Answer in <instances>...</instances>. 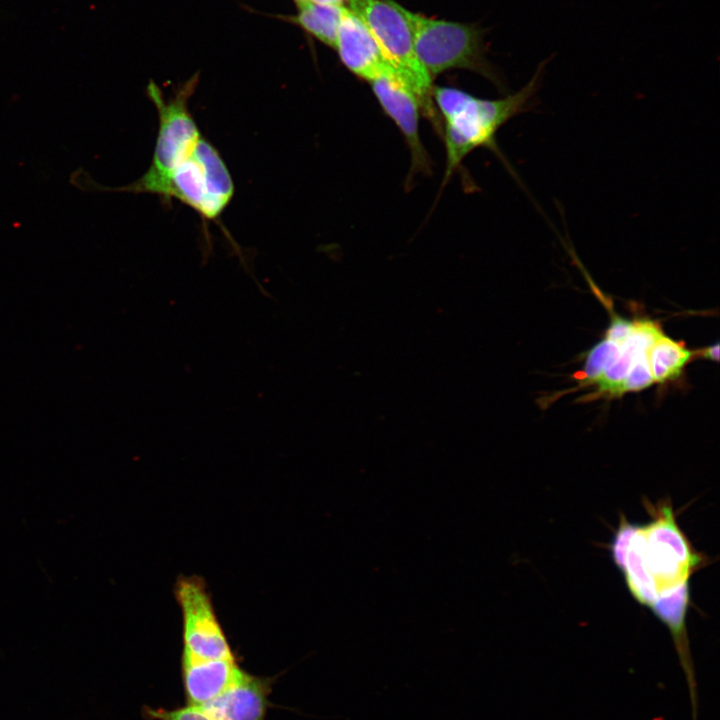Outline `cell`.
I'll list each match as a JSON object with an SVG mask.
<instances>
[{"mask_svg":"<svg viewBox=\"0 0 720 720\" xmlns=\"http://www.w3.org/2000/svg\"><path fill=\"white\" fill-rule=\"evenodd\" d=\"M540 67L519 91L500 99H482L452 87H433L432 99L441 120L446 149L445 186L461 162L475 149L486 147L499 157L496 134L511 118L527 111L535 95Z\"/></svg>","mask_w":720,"mask_h":720,"instance_id":"obj_1","label":"cell"},{"mask_svg":"<svg viewBox=\"0 0 720 720\" xmlns=\"http://www.w3.org/2000/svg\"><path fill=\"white\" fill-rule=\"evenodd\" d=\"M387 60L417 95L421 111L441 134V120L432 99V79L417 59L408 10L392 0H347Z\"/></svg>","mask_w":720,"mask_h":720,"instance_id":"obj_2","label":"cell"},{"mask_svg":"<svg viewBox=\"0 0 720 720\" xmlns=\"http://www.w3.org/2000/svg\"><path fill=\"white\" fill-rule=\"evenodd\" d=\"M196 84L197 79L189 80L166 100L159 87L154 82L149 83L147 95L159 117L152 162L142 177L118 190L158 195L172 172L192 154L202 137L188 108Z\"/></svg>","mask_w":720,"mask_h":720,"instance_id":"obj_3","label":"cell"},{"mask_svg":"<svg viewBox=\"0 0 720 720\" xmlns=\"http://www.w3.org/2000/svg\"><path fill=\"white\" fill-rule=\"evenodd\" d=\"M651 521L641 525L645 564L658 594L689 582L709 558L696 551L677 524L669 499L644 503Z\"/></svg>","mask_w":720,"mask_h":720,"instance_id":"obj_4","label":"cell"},{"mask_svg":"<svg viewBox=\"0 0 720 720\" xmlns=\"http://www.w3.org/2000/svg\"><path fill=\"white\" fill-rule=\"evenodd\" d=\"M234 183L219 151L203 136L164 183L158 196L179 200L202 218L217 219L231 202Z\"/></svg>","mask_w":720,"mask_h":720,"instance_id":"obj_5","label":"cell"},{"mask_svg":"<svg viewBox=\"0 0 720 720\" xmlns=\"http://www.w3.org/2000/svg\"><path fill=\"white\" fill-rule=\"evenodd\" d=\"M418 61L432 79L452 68H468L491 77L483 63L479 33L461 23L407 12Z\"/></svg>","mask_w":720,"mask_h":720,"instance_id":"obj_6","label":"cell"},{"mask_svg":"<svg viewBox=\"0 0 720 720\" xmlns=\"http://www.w3.org/2000/svg\"><path fill=\"white\" fill-rule=\"evenodd\" d=\"M174 595L182 616V653L198 659H236L204 579L179 576Z\"/></svg>","mask_w":720,"mask_h":720,"instance_id":"obj_7","label":"cell"},{"mask_svg":"<svg viewBox=\"0 0 720 720\" xmlns=\"http://www.w3.org/2000/svg\"><path fill=\"white\" fill-rule=\"evenodd\" d=\"M383 111L394 121L410 152L409 179L418 173L431 172V160L419 132L420 101L415 92L396 78H379L370 82Z\"/></svg>","mask_w":720,"mask_h":720,"instance_id":"obj_8","label":"cell"},{"mask_svg":"<svg viewBox=\"0 0 720 720\" xmlns=\"http://www.w3.org/2000/svg\"><path fill=\"white\" fill-rule=\"evenodd\" d=\"M335 49L343 64L362 79L372 82L386 77L403 81L364 23L346 7L343 8Z\"/></svg>","mask_w":720,"mask_h":720,"instance_id":"obj_9","label":"cell"},{"mask_svg":"<svg viewBox=\"0 0 720 720\" xmlns=\"http://www.w3.org/2000/svg\"><path fill=\"white\" fill-rule=\"evenodd\" d=\"M689 602L690 586L687 582L660 592L650 609L670 631L688 686L692 720H698L697 680L686 629Z\"/></svg>","mask_w":720,"mask_h":720,"instance_id":"obj_10","label":"cell"},{"mask_svg":"<svg viewBox=\"0 0 720 720\" xmlns=\"http://www.w3.org/2000/svg\"><path fill=\"white\" fill-rule=\"evenodd\" d=\"M271 680L242 671L210 702L200 706L213 720H265Z\"/></svg>","mask_w":720,"mask_h":720,"instance_id":"obj_11","label":"cell"},{"mask_svg":"<svg viewBox=\"0 0 720 720\" xmlns=\"http://www.w3.org/2000/svg\"><path fill=\"white\" fill-rule=\"evenodd\" d=\"M181 668L187 703L194 706L216 698L243 671L236 659H198L184 653Z\"/></svg>","mask_w":720,"mask_h":720,"instance_id":"obj_12","label":"cell"},{"mask_svg":"<svg viewBox=\"0 0 720 720\" xmlns=\"http://www.w3.org/2000/svg\"><path fill=\"white\" fill-rule=\"evenodd\" d=\"M619 570L634 600L650 608L658 596V591L645 564L641 525H636Z\"/></svg>","mask_w":720,"mask_h":720,"instance_id":"obj_13","label":"cell"},{"mask_svg":"<svg viewBox=\"0 0 720 720\" xmlns=\"http://www.w3.org/2000/svg\"><path fill=\"white\" fill-rule=\"evenodd\" d=\"M295 21L322 43L335 48L344 6L314 1L298 3Z\"/></svg>","mask_w":720,"mask_h":720,"instance_id":"obj_14","label":"cell"},{"mask_svg":"<svg viewBox=\"0 0 720 720\" xmlns=\"http://www.w3.org/2000/svg\"><path fill=\"white\" fill-rule=\"evenodd\" d=\"M691 355V351L662 334L648 352L654 382L662 383L679 377Z\"/></svg>","mask_w":720,"mask_h":720,"instance_id":"obj_15","label":"cell"},{"mask_svg":"<svg viewBox=\"0 0 720 720\" xmlns=\"http://www.w3.org/2000/svg\"><path fill=\"white\" fill-rule=\"evenodd\" d=\"M620 351V345L607 338L596 344L586 357L584 366L586 379L596 383L603 372L618 358Z\"/></svg>","mask_w":720,"mask_h":720,"instance_id":"obj_16","label":"cell"},{"mask_svg":"<svg viewBox=\"0 0 720 720\" xmlns=\"http://www.w3.org/2000/svg\"><path fill=\"white\" fill-rule=\"evenodd\" d=\"M148 720H213L200 706L187 705L176 709L144 707Z\"/></svg>","mask_w":720,"mask_h":720,"instance_id":"obj_17","label":"cell"},{"mask_svg":"<svg viewBox=\"0 0 720 720\" xmlns=\"http://www.w3.org/2000/svg\"><path fill=\"white\" fill-rule=\"evenodd\" d=\"M654 383L651 373L648 354L638 357L632 364L622 385V394L636 392Z\"/></svg>","mask_w":720,"mask_h":720,"instance_id":"obj_18","label":"cell"},{"mask_svg":"<svg viewBox=\"0 0 720 720\" xmlns=\"http://www.w3.org/2000/svg\"><path fill=\"white\" fill-rule=\"evenodd\" d=\"M634 322L615 315L608 327L606 338L622 344L633 329Z\"/></svg>","mask_w":720,"mask_h":720,"instance_id":"obj_19","label":"cell"},{"mask_svg":"<svg viewBox=\"0 0 720 720\" xmlns=\"http://www.w3.org/2000/svg\"><path fill=\"white\" fill-rule=\"evenodd\" d=\"M703 356L709 360L718 361L719 360V344L716 343L713 346H709L707 349L703 351Z\"/></svg>","mask_w":720,"mask_h":720,"instance_id":"obj_20","label":"cell"},{"mask_svg":"<svg viewBox=\"0 0 720 720\" xmlns=\"http://www.w3.org/2000/svg\"><path fill=\"white\" fill-rule=\"evenodd\" d=\"M295 1H296V3L298 4V3H301V2L312 1V0H295Z\"/></svg>","mask_w":720,"mask_h":720,"instance_id":"obj_21","label":"cell"}]
</instances>
